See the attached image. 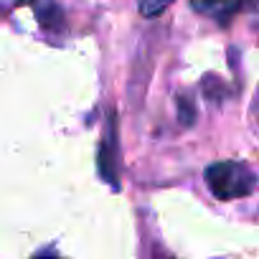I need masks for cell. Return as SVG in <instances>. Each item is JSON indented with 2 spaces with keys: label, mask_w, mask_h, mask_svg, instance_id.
I'll use <instances>...</instances> for the list:
<instances>
[{
  "label": "cell",
  "mask_w": 259,
  "mask_h": 259,
  "mask_svg": "<svg viewBox=\"0 0 259 259\" xmlns=\"http://www.w3.org/2000/svg\"><path fill=\"white\" fill-rule=\"evenodd\" d=\"M38 259H56V256H38Z\"/></svg>",
  "instance_id": "7"
},
{
  "label": "cell",
  "mask_w": 259,
  "mask_h": 259,
  "mask_svg": "<svg viewBox=\"0 0 259 259\" xmlns=\"http://www.w3.org/2000/svg\"><path fill=\"white\" fill-rule=\"evenodd\" d=\"M193 8L219 23H229L234 16H239L241 11H246L254 0H191Z\"/></svg>",
  "instance_id": "2"
},
{
  "label": "cell",
  "mask_w": 259,
  "mask_h": 259,
  "mask_svg": "<svg viewBox=\"0 0 259 259\" xmlns=\"http://www.w3.org/2000/svg\"><path fill=\"white\" fill-rule=\"evenodd\" d=\"M206 186L221 201H234L254 193L256 176L249 165L236 160H221L206 168Z\"/></svg>",
  "instance_id": "1"
},
{
  "label": "cell",
  "mask_w": 259,
  "mask_h": 259,
  "mask_svg": "<svg viewBox=\"0 0 259 259\" xmlns=\"http://www.w3.org/2000/svg\"><path fill=\"white\" fill-rule=\"evenodd\" d=\"M21 3L33 6L36 18L44 28H61L64 26V16H61V8L56 6V0H21Z\"/></svg>",
  "instance_id": "4"
},
{
  "label": "cell",
  "mask_w": 259,
  "mask_h": 259,
  "mask_svg": "<svg viewBox=\"0 0 259 259\" xmlns=\"http://www.w3.org/2000/svg\"><path fill=\"white\" fill-rule=\"evenodd\" d=\"M170 3H173V0H140V11H143L145 18H155V16H160Z\"/></svg>",
  "instance_id": "5"
},
{
  "label": "cell",
  "mask_w": 259,
  "mask_h": 259,
  "mask_svg": "<svg viewBox=\"0 0 259 259\" xmlns=\"http://www.w3.org/2000/svg\"><path fill=\"white\" fill-rule=\"evenodd\" d=\"M176 107H178V117H181V122H183L186 127L193 124V117H196L193 102H191L188 97H176Z\"/></svg>",
  "instance_id": "6"
},
{
  "label": "cell",
  "mask_w": 259,
  "mask_h": 259,
  "mask_svg": "<svg viewBox=\"0 0 259 259\" xmlns=\"http://www.w3.org/2000/svg\"><path fill=\"white\" fill-rule=\"evenodd\" d=\"M99 173L102 178L112 186V188H119L117 183V168H114V119L109 117V127H107V135L102 140V148H99Z\"/></svg>",
  "instance_id": "3"
}]
</instances>
